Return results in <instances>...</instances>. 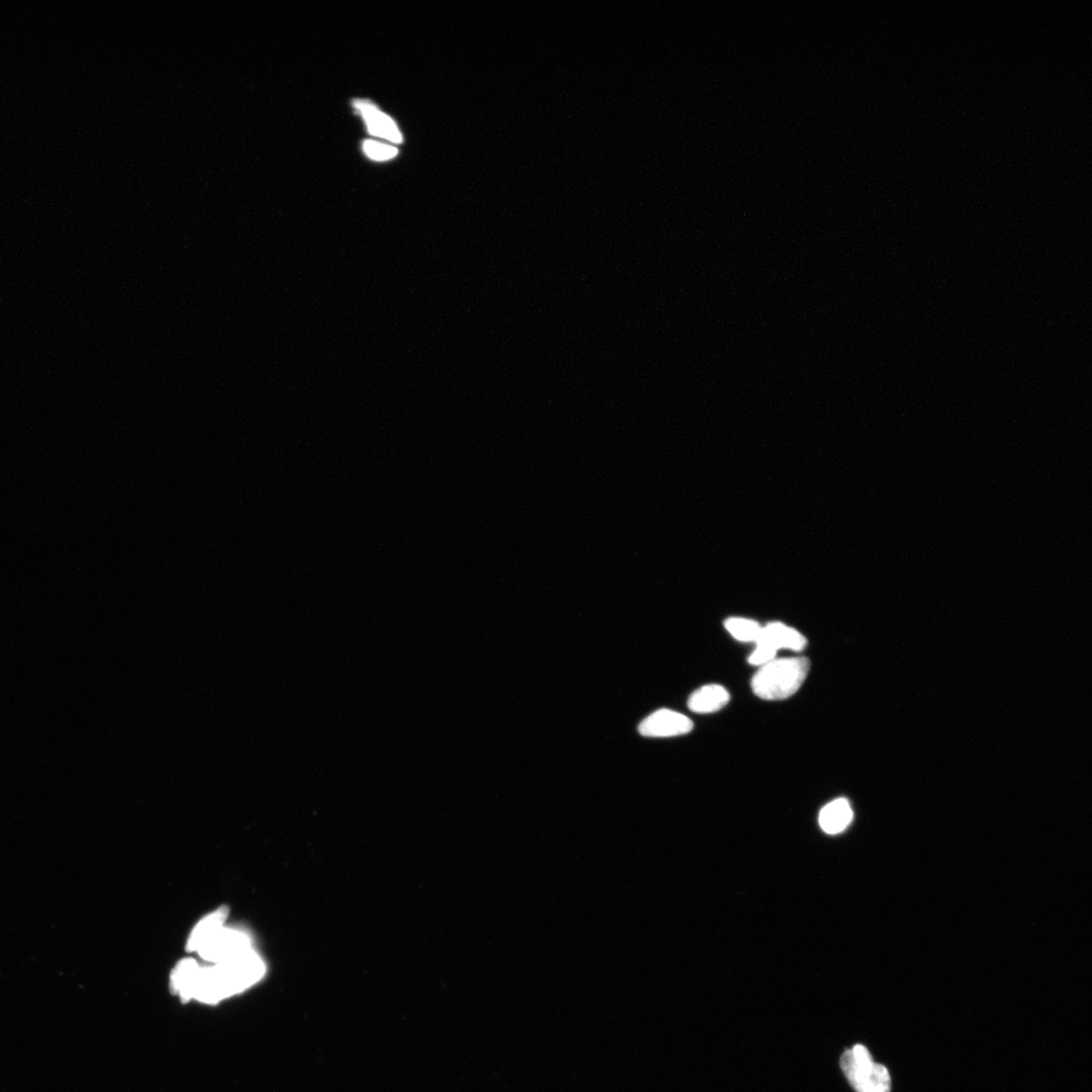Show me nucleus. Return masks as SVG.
<instances>
[{"label":"nucleus","instance_id":"obj_1","mask_svg":"<svg viewBox=\"0 0 1092 1092\" xmlns=\"http://www.w3.org/2000/svg\"><path fill=\"white\" fill-rule=\"evenodd\" d=\"M264 962L254 948L213 966H200L183 1002L196 1000L218 1005L254 986L265 975Z\"/></svg>","mask_w":1092,"mask_h":1092},{"label":"nucleus","instance_id":"obj_2","mask_svg":"<svg viewBox=\"0 0 1092 1092\" xmlns=\"http://www.w3.org/2000/svg\"><path fill=\"white\" fill-rule=\"evenodd\" d=\"M808 658L773 660L761 667L752 680L754 693L764 700H784L794 695L807 679Z\"/></svg>","mask_w":1092,"mask_h":1092},{"label":"nucleus","instance_id":"obj_3","mask_svg":"<svg viewBox=\"0 0 1092 1092\" xmlns=\"http://www.w3.org/2000/svg\"><path fill=\"white\" fill-rule=\"evenodd\" d=\"M841 1067L846 1080L856 1092H890L891 1078L883 1065L874 1062L869 1050L856 1045L846 1050L841 1058Z\"/></svg>","mask_w":1092,"mask_h":1092},{"label":"nucleus","instance_id":"obj_4","mask_svg":"<svg viewBox=\"0 0 1092 1092\" xmlns=\"http://www.w3.org/2000/svg\"><path fill=\"white\" fill-rule=\"evenodd\" d=\"M249 950H252V941L247 933L224 926L197 953L204 961L217 964Z\"/></svg>","mask_w":1092,"mask_h":1092},{"label":"nucleus","instance_id":"obj_5","mask_svg":"<svg viewBox=\"0 0 1092 1092\" xmlns=\"http://www.w3.org/2000/svg\"><path fill=\"white\" fill-rule=\"evenodd\" d=\"M693 722L686 715L670 709H660L640 723L638 732L648 737H668L690 733Z\"/></svg>","mask_w":1092,"mask_h":1092},{"label":"nucleus","instance_id":"obj_6","mask_svg":"<svg viewBox=\"0 0 1092 1092\" xmlns=\"http://www.w3.org/2000/svg\"><path fill=\"white\" fill-rule=\"evenodd\" d=\"M756 643L767 645L777 652L781 650V648H786V650L793 652H801L805 646L808 645V640L794 628L783 623H774L762 627L760 638H757Z\"/></svg>","mask_w":1092,"mask_h":1092},{"label":"nucleus","instance_id":"obj_7","mask_svg":"<svg viewBox=\"0 0 1092 1092\" xmlns=\"http://www.w3.org/2000/svg\"><path fill=\"white\" fill-rule=\"evenodd\" d=\"M354 107L358 109L366 122L368 132L393 143L402 142V135L394 121L381 113L380 109L365 100H357Z\"/></svg>","mask_w":1092,"mask_h":1092},{"label":"nucleus","instance_id":"obj_8","mask_svg":"<svg viewBox=\"0 0 1092 1092\" xmlns=\"http://www.w3.org/2000/svg\"><path fill=\"white\" fill-rule=\"evenodd\" d=\"M229 914L227 906L208 914L197 924L191 932L187 944L188 952H197L199 948L225 926Z\"/></svg>","mask_w":1092,"mask_h":1092},{"label":"nucleus","instance_id":"obj_9","mask_svg":"<svg viewBox=\"0 0 1092 1092\" xmlns=\"http://www.w3.org/2000/svg\"><path fill=\"white\" fill-rule=\"evenodd\" d=\"M729 694L720 685H706L695 691L688 701V706L696 713H712L725 707Z\"/></svg>","mask_w":1092,"mask_h":1092},{"label":"nucleus","instance_id":"obj_10","mask_svg":"<svg viewBox=\"0 0 1092 1092\" xmlns=\"http://www.w3.org/2000/svg\"><path fill=\"white\" fill-rule=\"evenodd\" d=\"M852 819V810L848 801L844 798L831 801L821 811L819 824L830 835L843 831Z\"/></svg>","mask_w":1092,"mask_h":1092},{"label":"nucleus","instance_id":"obj_11","mask_svg":"<svg viewBox=\"0 0 1092 1092\" xmlns=\"http://www.w3.org/2000/svg\"><path fill=\"white\" fill-rule=\"evenodd\" d=\"M725 626L735 639L743 643H756L762 631L759 623L746 618H729Z\"/></svg>","mask_w":1092,"mask_h":1092},{"label":"nucleus","instance_id":"obj_12","mask_svg":"<svg viewBox=\"0 0 1092 1092\" xmlns=\"http://www.w3.org/2000/svg\"><path fill=\"white\" fill-rule=\"evenodd\" d=\"M364 150L370 159L377 161L392 159L398 154V150L395 147L380 144V143L371 140L364 143Z\"/></svg>","mask_w":1092,"mask_h":1092},{"label":"nucleus","instance_id":"obj_13","mask_svg":"<svg viewBox=\"0 0 1092 1092\" xmlns=\"http://www.w3.org/2000/svg\"><path fill=\"white\" fill-rule=\"evenodd\" d=\"M756 645V650L749 659L750 665L762 667L775 660L777 651L774 648L761 643Z\"/></svg>","mask_w":1092,"mask_h":1092}]
</instances>
